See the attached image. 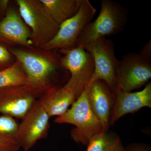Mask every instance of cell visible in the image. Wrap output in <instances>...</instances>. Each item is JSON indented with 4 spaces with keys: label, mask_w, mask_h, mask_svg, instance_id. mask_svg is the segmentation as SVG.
Masks as SVG:
<instances>
[{
    "label": "cell",
    "mask_w": 151,
    "mask_h": 151,
    "mask_svg": "<svg viewBox=\"0 0 151 151\" xmlns=\"http://www.w3.org/2000/svg\"><path fill=\"white\" fill-rule=\"evenodd\" d=\"M11 49L26 74L27 84L44 92L58 86L52 83V78L68 72L63 67L61 54L57 50H47L33 45L14 47Z\"/></svg>",
    "instance_id": "6da1fadb"
},
{
    "label": "cell",
    "mask_w": 151,
    "mask_h": 151,
    "mask_svg": "<svg viewBox=\"0 0 151 151\" xmlns=\"http://www.w3.org/2000/svg\"><path fill=\"white\" fill-rule=\"evenodd\" d=\"M101 10L97 19L87 25L79 37L76 47L84 48L100 38L115 35L126 26L129 11L111 0L101 1Z\"/></svg>",
    "instance_id": "7a4b0ae2"
},
{
    "label": "cell",
    "mask_w": 151,
    "mask_h": 151,
    "mask_svg": "<svg viewBox=\"0 0 151 151\" xmlns=\"http://www.w3.org/2000/svg\"><path fill=\"white\" fill-rule=\"evenodd\" d=\"M57 124L73 125L70 131L71 137L76 142L84 145L95 135L104 132L100 120L90 108L86 88L71 105V107L61 116L57 117Z\"/></svg>",
    "instance_id": "3957f363"
},
{
    "label": "cell",
    "mask_w": 151,
    "mask_h": 151,
    "mask_svg": "<svg viewBox=\"0 0 151 151\" xmlns=\"http://www.w3.org/2000/svg\"><path fill=\"white\" fill-rule=\"evenodd\" d=\"M15 1L21 16L32 33L33 46L41 47L51 40L59 25L55 22L40 0Z\"/></svg>",
    "instance_id": "277c9868"
},
{
    "label": "cell",
    "mask_w": 151,
    "mask_h": 151,
    "mask_svg": "<svg viewBox=\"0 0 151 151\" xmlns=\"http://www.w3.org/2000/svg\"><path fill=\"white\" fill-rule=\"evenodd\" d=\"M57 50L61 54L63 67L70 73V77L63 86L77 98L91 80L94 68L93 58L80 47Z\"/></svg>",
    "instance_id": "5b68a950"
},
{
    "label": "cell",
    "mask_w": 151,
    "mask_h": 151,
    "mask_svg": "<svg viewBox=\"0 0 151 151\" xmlns=\"http://www.w3.org/2000/svg\"><path fill=\"white\" fill-rule=\"evenodd\" d=\"M96 12V9L88 0H83L78 12L60 24L54 37L41 47L47 50H57L76 47L79 37L92 22Z\"/></svg>",
    "instance_id": "8992f818"
},
{
    "label": "cell",
    "mask_w": 151,
    "mask_h": 151,
    "mask_svg": "<svg viewBox=\"0 0 151 151\" xmlns=\"http://www.w3.org/2000/svg\"><path fill=\"white\" fill-rule=\"evenodd\" d=\"M151 77V58L131 52L124 55L118 63L115 92H129L139 89Z\"/></svg>",
    "instance_id": "52a82bcc"
},
{
    "label": "cell",
    "mask_w": 151,
    "mask_h": 151,
    "mask_svg": "<svg viewBox=\"0 0 151 151\" xmlns=\"http://www.w3.org/2000/svg\"><path fill=\"white\" fill-rule=\"evenodd\" d=\"M84 48L91 55L94 62V72L89 83L95 80H103L115 93L119 60L115 55L113 42L105 37L100 38Z\"/></svg>",
    "instance_id": "ba28073f"
},
{
    "label": "cell",
    "mask_w": 151,
    "mask_h": 151,
    "mask_svg": "<svg viewBox=\"0 0 151 151\" xmlns=\"http://www.w3.org/2000/svg\"><path fill=\"white\" fill-rule=\"evenodd\" d=\"M50 117L37 100L19 124L15 138L20 148L28 151L48 134Z\"/></svg>",
    "instance_id": "9c48e42d"
},
{
    "label": "cell",
    "mask_w": 151,
    "mask_h": 151,
    "mask_svg": "<svg viewBox=\"0 0 151 151\" xmlns=\"http://www.w3.org/2000/svg\"><path fill=\"white\" fill-rule=\"evenodd\" d=\"M45 92L29 84L0 89V113L22 119Z\"/></svg>",
    "instance_id": "30bf717a"
},
{
    "label": "cell",
    "mask_w": 151,
    "mask_h": 151,
    "mask_svg": "<svg viewBox=\"0 0 151 151\" xmlns=\"http://www.w3.org/2000/svg\"><path fill=\"white\" fill-rule=\"evenodd\" d=\"M85 88L92 112L100 120L104 132H108L116 101L115 93L102 80L92 81Z\"/></svg>",
    "instance_id": "8fae6325"
},
{
    "label": "cell",
    "mask_w": 151,
    "mask_h": 151,
    "mask_svg": "<svg viewBox=\"0 0 151 151\" xmlns=\"http://www.w3.org/2000/svg\"><path fill=\"white\" fill-rule=\"evenodd\" d=\"M0 42L11 47L33 45L31 31L18 9L10 5L6 17L0 21Z\"/></svg>",
    "instance_id": "7c38bea8"
},
{
    "label": "cell",
    "mask_w": 151,
    "mask_h": 151,
    "mask_svg": "<svg viewBox=\"0 0 151 151\" xmlns=\"http://www.w3.org/2000/svg\"><path fill=\"white\" fill-rule=\"evenodd\" d=\"M116 101L110 122L113 126L124 115L134 113L144 107L151 108V83L135 92H116Z\"/></svg>",
    "instance_id": "4fadbf2b"
},
{
    "label": "cell",
    "mask_w": 151,
    "mask_h": 151,
    "mask_svg": "<svg viewBox=\"0 0 151 151\" xmlns=\"http://www.w3.org/2000/svg\"><path fill=\"white\" fill-rule=\"evenodd\" d=\"M76 99L73 92L63 86H55L47 90L38 100L51 117H58L64 114Z\"/></svg>",
    "instance_id": "5bb4252c"
},
{
    "label": "cell",
    "mask_w": 151,
    "mask_h": 151,
    "mask_svg": "<svg viewBox=\"0 0 151 151\" xmlns=\"http://www.w3.org/2000/svg\"><path fill=\"white\" fill-rule=\"evenodd\" d=\"M58 24L75 15L83 0H40Z\"/></svg>",
    "instance_id": "9a60e30c"
},
{
    "label": "cell",
    "mask_w": 151,
    "mask_h": 151,
    "mask_svg": "<svg viewBox=\"0 0 151 151\" xmlns=\"http://www.w3.org/2000/svg\"><path fill=\"white\" fill-rule=\"evenodd\" d=\"M120 137L112 131L97 134L89 140L86 151H123Z\"/></svg>",
    "instance_id": "2e32d148"
},
{
    "label": "cell",
    "mask_w": 151,
    "mask_h": 151,
    "mask_svg": "<svg viewBox=\"0 0 151 151\" xmlns=\"http://www.w3.org/2000/svg\"><path fill=\"white\" fill-rule=\"evenodd\" d=\"M27 84V76L17 60L11 67L0 71V89Z\"/></svg>",
    "instance_id": "e0dca14e"
},
{
    "label": "cell",
    "mask_w": 151,
    "mask_h": 151,
    "mask_svg": "<svg viewBox=\"0 0 151 151\" xmlns=\"http://www.w3.org/2000/svg\"><path fill=\"white\" fill-rule=\"evenodd\" d=\"M19 124L14 117L2 114L0 116V133L6 136L15 137Z\"/></svg>",
    "instance_id": "ac0fdd59"
},
{
    "label": "cell",
    "mask_w": 151,
    "mask_h": 151,
    "mask_svg": "<svg viewBox=\"0 0 151 151\" xmlns=\"http://www.w3.org/2000/svg\"><path fill=\"white\" fill-rule=\"evenodd\" d=\"M12 47L0 42V71L13 65L17 59L11 49Z\"/></svg>",
    "instance_id": "d6986e66"
},
{
    "label": "cell",
    "mask_w": 151,
    "mask_h": 151,
    "mask_svg": "<svg viewBox=\"0 0 151 151\" xmlns=\"http://www.w3.org/2000/svg\"><path fill=\"white\" fill-rule=\"evenodd\" d=\"M123 151H151V146L140 143H132L124 147Z\"/></svg>",
    "instance_id": "ffe728a7"
},
{
    "label": "cell",
    "mask_w": 151,
    "mask_h": 151,
    "mask_svg": "<svg viewBox=\"0 0 151 151\" xmlns=\"http://www.w3.org/2000/svg\"><path fill=\"white\" fill-rule=\"evenodd\" d=\"M11 2L9 0H0V21L6 17Z\"/></svg>",
    "instance_id": "44dd1931"
},
{
    "label": "cell",
    "mask_w": 151,
    "mask_h": 151,
    "mask_svg": "<svg viewBox=\"0 0 151 151\" xmlns=\"http://www.w3.org/2000/svg\"><path fill=\"white\" fill-rule=\"evenodd\" d=\"M140 54L148 58H151V40L145 45L143 46Z\"/></svg>",
    "instance_id": "7402d4cb"
}]
</instances>
